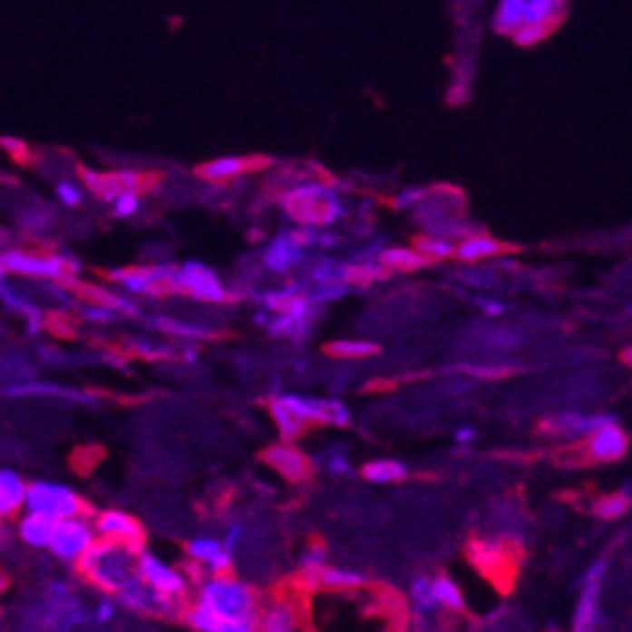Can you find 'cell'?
I'll return each instance as SVG.
<instances>
[{"mask_svg":"<svg viewBox=\"0 0 632 632\" xmlns=\"http://www.w3.org/2000/svg\"><path fill=\"white\" fill-rule=\"evenodd\" d=\"M197 602L215 612V617L219 620L217 632L258 630V617H260L258 592L248 582L232 577V572L202 577L197 589Z\"/></svg>","mask_w":632,"mask_h":632,"instance_id":"obj_1","label":"cell"},{"mask_svg":"<svg viewBox=\"0 0 632 632\" xmlns=\"http://www.w3.org/2000/svg\"><path fill=\"white\" fill-rule=\"evenodd\" d=\"M73 567L81 577H86L91 585H96L106 595H116L139 579L134 549L106 540H96Z\"/></svg>","mask_w":632,"mask_h":632,"instance_id":"obj_2","label":"cell"},{"mask_svg":"<svg viewBox=\"0 0 632 632\" xmlns=\"http://www.w3.org/2000/svg\"><path fill=\"white\" fill-rule=\"evenodd\" d=\"M283 207L297 219V225L330 227L343 219L345 209L338 190L323 181H303L283 197Z\"/></svg>","mask_w":632,"mask_h":632,"instance_id":"obj_3","label":"cell"},{"mask_svg":"<svg viewBox=\"0 0 632 632\" xmlns=\"http://www.w3.org/2000/svg\"><path fill=\"white\" fill-rule=\"evenodd\" d=\"M0 270L5 275H21V277H38V280L71 285L73 275L79 272V262L68 255H53V252L5 249V252H0Z\"/></svg>","mask_w":632,"mask_h":632,"instance_id":"obj_4","label":"cell"},{"mask_svg":"<svg viewBox=\"0 0 632 632\" xmlns=\"http://www.w3.org/2000/svg\"><path fill=\"white\" fill-rule=\"evenodd\" d=\"M25 511H41L51 520H66V517H79L89 514V504L83 501L79 491H73L66 484H53V481H31L25 484Z\"/></svg>","mask_w":632,"mask_h":632,"instance_id":"obj_5","label":"cell"},{"mask_svg":"<svg viewBox=\"0 0 632 632\" xmlns=\"http://www.w3.org/2000/svg\"><path fill=\"white\" fill-rule=\"evenodd\" d=\"M170 290L194 297L199 303H215V306L229 300V293L219 280V275L212 267H207L204 262H184L180 267H174Z\"/></svg>","mask_w":632,"mask_h":632,"instance_id":"obj_6","label":"cell"},{"mask_svg":"<svg viewBox=\"0 0 632 632\" xmlns=\"http://www.w3.org/2000/svg\"><path fill=\"white\" fill-rule=\"evenodd\" d=\"M96 540L99 537H96V530H93V521L89 520V514H79V517H66V520L56 521L51 542H48L45 549H51L53 557H58L61 562L76 565V559Z\"/></svg>","mask_w":632,"mask_h":632,"instance_id":"obj_7","label":"cell"},{"mask_svg":"<svg viewBox=\"0 0 632 632\" xmlns=\"http://www.w3.org/2000/svg\"><path fill=\"white\" fill-rule=\"evenodd\" d=\"M177 265H139V267H122L112 270L106 277L116 283L126 295H149V297H161L170 295L171 275Z\"/></svg>","mask_w":632,"mask_h":632,"instance_id":"obj_8","label":"cell"},{"mask_svg":"<svg viewBox=\"0 0 632 632\" xmlns=\"http://www.w3.org/2000/svg\"><path fill=\"white\" fill-rule=\"evenodd\" d=\"M136 572H139L144 585H149L151 589H157V592H161V595H167L171 599L187 598V592H190L187 575L180 572L177 567L167 565L164 559H159L157 554L147 552L144 547L136 552Z\"/></svg>","mask_w":632,"mask_h":632,"instance_id":"obj_9","label":"cell"},{"mask_svg":"<svg viewBox=\"0 0 632 632\" xmlns=\"http://www.w3.org/2000/svg\"><path fill=\"white\" fill-rule=\"evenodd\" d=\"M93 530H96L99 540L124 544V547L134 549V552H139L144 547V542H147V531L141 527V521L131 517V514L122 511V509L99 511L93 517Z\"/></svg>","mask_w":632,"mask_h":632,"instance_id":"obj_10","label":"cell"},{"mask_svg":"<svg viewBox=\"0 0 632 632\" xmlns=\"http://www.w3.org/2000/svg\"><path fill=\"white\" fill-rule=\"evenodd\" d=\"M81 181L86 184L91 194H96L102 202H112L113 197L124 192H144L151 177L139 171H93L81 170Z\"/></svg>","mask_w":632,"mask_h":632,"instance_id":"obj_11","label":"cell"},{"mask_svg":"<svg viewBox=\"0 0 632 632\" xmlns=\"http://www.w3.org/2000/svg\"><path fill=\"white\" fill-rule=\"evenodd\" d=\"M260 459L265 466H270L275 474L283 476L290 484H303L313 476V462L295 446L293 441L272 443L270 449L262 452Z\"/></svg>","mask_w":632,"mask_h":632,"instance_id":"obj_12","label":"cell"},{"mask_svg":"<svg viewBox=\"0 0 632 632\" xmlns=\"http://www.w3.org/2000/svg\"><path fill=\"white\" fill-rule=\"evenodd\" d=\"M469 559L479 572L494 577H511L517 565V552L501 540H474L469 544Z\"/></svg>","mask_w":632,"mask_h":632,"instance_id":"obj_13","label":"cell"},{"mask_svg":"<svg viewBox=\"0 0 632 632\" xmlns=\"http://www.w3.org/2000/svg\"><path fill=\"white\" fill-rule=\"evenodd\" d=\"M113 598H116V602L122 608L139 612V615H157V617H174L177 615V599L167 598V595H161L157 589L144 585L141 577L136 582H131L126 589L116 592Z\"/></svg>","mask_w":632,"mask_h":632,"instance_id":"obj_14","label":"cell"},{"mask_svg":"<svg viewBox=\"0 0 632 632\" xmlns=\"http://www.w3.org/2000/svg\"><path fill=\"white\" fill-rule=\"evenodd\" d=\"M582 441H585L582 452L588 456V462L592 463L620 462V459H625L627 449H630V439H627V433L620 429L617 421L599 426L598 431H592L588 439Z\"/></svg>","mask_w":632,"mask_h":632,"instance_id":"obj_15","label":"cell"},{"mask_svg":"<svg viewBox=\"0 0 632 632\" xmlns=\"http://www.w3.org/2000/svg\"><path fill=\"white\" fill-rule=\"evenodd\" d=\"M605 572H608V562L599 559L595 565L589 567L588 575L582 579V589H579V602H577L575 610V622L572 627L577 632H589L598 627V605H599V592H602V582H605Z\"/></svg>","mask_w":632,"mask_h":632,"instance_id":"obj_16","label":"cell"},{"mask_svg":"<svg viewBox=\"0 0 632 632\" xmlns=\"http://www.w3.org/2000/svg\"><path fill=\"white\" fill-rule=\"evenodd\" d=\"M612 421H615V416H608V413H577V411H569V413H557V416L547 418L542 423V431L549 433V436L582 441L588 439L592 431H598L599 426L612 423Z\"/></svg>","mask_w":632,"mask_h":632,"instance_id":"obj_17","label":"cell"},{"mask_svg":"<svg viewBox=\"0 0 632 632\" xmlns=\"http://www.w3.org/2000/svg\"><path fill=\"white\" fill-rule=\"evenodd\" d=\"M187 557L192 559L194 565L204 567L207 575H225L232 572V557L235 552L227 549L219 537H194L192 542L187 544Z\"/></svg>","mask_w":632,"mask_h":632,"instance_id":"obj_18","label":"cell"},{"mask_svg":"<svg viewBox=\"0 0 632 632\" xmlns=\"http://www.w3.org/2000/svg\"><path fill=\"white\" fill-rule=\"evenodd\" d=\"M297 582L306 589H338V592H348V589L363 588L365 577L358 575V572H350V569L323 565L320 569H303Z\"/></svg>","mask_w":632,"mask_h":632,"instance_id":"obj_19","label":"cell"},{"mask_svg":"<svg viewBox=\"0 0 632 632\" xmlns=\"http://www.w3.org/2000/svg\"><path fill=\"white\" fill-rule=\"evenodd\" d=\"M303 252H306V249L300 248V245L290 238V232H285V235L275 238L270 245L265 248V252H262V265L270 272L287 275V272H293L295 267L303 262Z\"/></svg>","mask_w":632,"mask_h":632,"instance_id":"obj_20","label":"cell"},{"mask_svg":"<svg viewBox=\"0 0 632 632\" xmlns=\"http://www.w3.org/2000/svg\"><path fill=\"white\" fill-rule=\"evenodd\" d=\"M265 164H267V159L219 157V159H212V161H207V164H202V167L197 170V174H199L202 180L219 184V181L238 180V177H242V174L258 170V167H265Z\"/></svg>","mask_w":632,"mask_h":632,"instance_id":"obj_21","label":"cell"},{"mask_svg":"<svg viewBox=\"0 0 632 632\" xmlns=\"http://www.w3.org/2000/svg\"><path fill=\"white\" fill-rule=\"evenodd\" d=\"M25 501V481L13 469H0V521L15 520Z\"/></svg>","mask_w":632,"mask_h":632,"instance_id":"obj_22","label":"cell"},{"mask_svg":"<svg viewBox=\"0 0 632 632\" xmlns=\"http://www.w3.org/2000/svg\"><path fill=\"white\" fill-rule=\"evenodd\" d=\"M300 627V615L290 599H277L260 610L258 617V630L265 632H290Z\"/></svg>","mask_w":632,"mask_h":632,"instance_id":"obj_23","label":"cell"},{"mask_svg":"<svg viewBox=\"0 0 632 632\" xmlns=\"http://www.w3.org/2000/svg\"><path fill=\"white\" fill-rule=\"evenodd\" d=\"M504 252H507V245H501L499 239L489 238V235H469L456 245L453 258H459L462 262H481L499 258Z\"/></svg>","mask_w":632,"mask_h":632,"instance_id":"obj_24","label":"cell"},{"mask_svg":"<svg viewBox=\"0 0 632 632\" xmlns=\"http://www.w3.org/2000/svg\"><path fill=\"white\" fill-rule=\"evenodd\" d=\"M53 527H56V520L45 517L41 511H25L21 520H18V537L28 547L44 549L51 542Z\"/></svg>","mask_w":632,"mask_h":632,"instance_id":"obj_25","label":"cell"},{"mask_svg":"<svg viewBox=\"0 0 632 632\" xmlns=\"http://www.w3.org/2000/svg\"><path fill=\"white\" fill-rule=\"evenodd\" d=\"M388 270L381 262L361 258L355 262H338V280L345 285H371L375 280H385Z\"/></svg>","mask_w":632,"mask_h":632,"instance_id":"obj_26","label":"cell"},{"mask_svg":"<svg viewBox=\"0 0 632 632\" xmlns=\"http://www.w3.org/2000/svg\"><path fill=\"white\" fill-rule=\"evenodd\" d=\"M408 598H411V610H413V615L418 617V625H421V627H429L423 620H429V617H433V615L441 610L439 599L433 595L431 577H416L413 585H411V595H408Z\"/></svg>","mask_w":632,"mask_h":632,"instance_id":"obj_27","label":"cell"},{"mask_svg":"<svg viewBox=\"0 0 632 632\" xmlns=\"http://www.w3.org/2000/svg\"><path fill=\"white\" fill-rule=\"evenodd\" d=\"M316 316H295V313H270V320L265 323L267 333L275 338H306Z\"/></svg>","mask_w":632,"mask_h":632,"instance_id":"obj_28","label":"cell"},{"mask_svg":"<svg viewBox=\"0 0 632 632\" xmlns=\"http://www.w3.org/2000/svg\"><path fill=\"white\" fill-rule=\"evenodd\" d=\"M79 293L89 300V303H96V306H103L113 310L116 316H139V306H136L131 297L126 295L112 293V290H103V287H93V285H79Z\"/></svg>","mask_w":632,"mask_h":632,"instance_id":"obj_29","label":"cell"},{"mask_svg":"<svg viewBox=\"0 0 632 632\" xmlns=\"http://www.w3.org/2000/svg\"><path fill=\"white\" fill-rule=\"evenodd\" d=\"M270 416H272V423L277 426V433H280V439L283 441L300 439V436H303V433L310 429L303 418L297 416L295 411H290V408L285 406L283 401H280V395H272Z\"/></svg>","mask_w":632,"mask_h":632,"instance_id":"obj_30","label":"cell"},{"mask_svg":"<svg viewBox=\"0 0 632 632\" xmlns=\"http://www.w3.org/2000/svg\"><path fill=\"white\" fill-rule=\"evenodd\" d=\"M11 395H48V398H66V401H76V404H93L96 398L76 388H66V385L53 384H21L8 388Z\"/></svg>","mask_w":632,"mask_h":632,"instance_id":"obj_31","label":"cell"},{"mask_svg":"<svg viewBox=\"0 0 632 632\" xmlns=\"http://www.w3.org/2000/svg\"><path fill=\"white\" fill-rule=\"evenodd\" d=\"M378 262L388 272H413L431 265L426 258H421L413 248H388L378 252Z\"/></svg>","mask_w":632,"mask_h":632,"instance_id":"obj_32","label":"cell"},{"mask_svg":"<svg viewBox=\"0 0 632 632\" xmlns=\"http://www.w3.org/2000/svg\"><path fill=\"white\" fill-rule=\"evenodd\" d=\"M363 476L371 484H398V481L408 479V469L394 459H378V462H368L363 466Z\"/></svg>","mask_w":632,"mask_h":632,"instance_id":"obj_33","label":"cell"},{"mask_svg":"<svg viewBox=\"0 0 632 632\" xmlns=\"http://www.w3.org/2000/svg\"><path fill=\"white\" fill-rule=\"evenodd\" d=\"M285 406L295 411L297 416L306 421L307 426H316V423H323V398H313V395H300V394H283L280 395Z\"/></svg>","mask_w":632,"mask_h":632,"instance_id":"obj_34","label":"cell"},{"mask_svg":"<svg viewBox=\"0 0 632 632\" xmlns=\"http://www.w3.org/2000/svg\"><path fill=\"white\" fill-rule=\"evenodd\" d=\"M151 327H157L161 335H174V338L184 340L215 338V333L207 330V327L192 326V323H181V320H171V317H157V320H151Z\"/></svg>","mask_w":632,"mask_h":632,"instance_id":"obj_35","label":"cell"},{"mask_svg":"<svg viewBox=\"0 0 632 632\" xmlns=\"http://www.w3.org/2000/svg\"><path fill=\"white\" fill-rule=\"evenodd\" d=\"M431 585H433V595H436V599H439L441 610H449V612L466 610L462 588L453 582L452 577H446V575L431 577Z\"/></svg>","mask_w":632,"mask_h":632,"instance_id":"obj_36","label":"cell"},{"mask_svg":"<svg viewBox=\"0 0 632 632\" xmlns=\"http://www.w3.org/2000/svg\"><path fill=\"white\" fill-rule=\"evenodd\" d=\"M627 509H630V484H625V489L617 491V494H608V497L598 499L592 511H595L598 520L615 521L620 520V517H625Z\"/></svg>","mask_w":632,"mask_h":632,"instance_id":"obj_37","label":"cell"},{"mask_svg":"<svg viewBox=\"0 0 632 632\" xmlns=\"http://www.w3.org/2000/svg\"><path fill=\"white\" fill-rule=\"evenodd\" d=\"M327 353L333 358H343V361H361V358H371L378 353V345L371 343V340H335V343H327Z\"/></svg>","mask_w":632,"mask_h":632,"instance_id":"obj_38","label":"cell"},{"mask_svg":"<svg viewBox=\"0 0 632 632\" xmlns=\"http://www.w3.org/2000/svg\"><path fill=\"white\" fill-rule=\"evenodd\" d=\"M520 25H524V0H501L494 15L497 34H514Z\"/></svg>","mask_w":632,"mask_h":632,"instance_id":"obj_39","label":"cell"},{"mask_svg":"<svg viewBox=\"0 0 632 632\" xmlns=\"http://www.w3.org/2000/svg\"><path fill=\"white\" fill-rule=\"evenodd\" d=\"M413 249L429 262H443L452 260L456 245H452L446 238H439V235H421L413 242Z\"/></svg>","mask_w":632,"mask_h":632,"instance_id":"obj_40","label":"cell"},{"mask_svg":"<svg viewBox=\"0 0 632 632\" xmlns=\"http://www.w3.org/2000/svg\"><path fill=\"white\" fill-rule=\"evenodd\" d=\"M350 408L338 398H323V426H348Z\"/></svg>","mask_w":632,"mask_h":632,"instance_id":"obj_41","label":"cell"},{"mask_svg":"<svg viewBox=\"0 0 632 632\" xmlns=\"http://www.w3.org/2000/svg\"><path fill=\"white\" fill-rule=\"evenodd\" d=\"M129 353H134L139 358H147V361H167V358H174V350L167 348V345H151L147 340H129Z\"/></svg>","mask_w":632,"mask_h":632,"instance_id":"obj_42","label":"cell"},{"mask_svg":"<svg viewBox=\"0 0 632 632\" xmlns=\"http://www.w3.org/2000/svg\"><path fill=\"white\" fill-rule=\"evenodd\" d=\"M109 204H112L113 215L122 217V219H129V217H134L136 212L141 209V192L119 194V197H113Z\"/></svg>","mask_w":632,"mask_h":632,"instance_id":"obj_43","label":"cell"},{"mask_svg":"<svg viewBox=\"0 0 632 632\" xmlns=\"http://www.w3.org/2000/svg\"><path fill=\"white\" fill-rule=\"evenodd\" d=\"M323 565H327V552L323 544L313 542L303 549V554H300V567L303 569H320Z\"/></svg>","mask_w":632,"mask_h":632,"instance_id":"obj_44","label":"cell"},{"mask_svg":"<svg viewBox=\"0 0 632 632\" xmlns=\"http://www.w3.org/2000/svg\"><path fill=\"white\" fill-rule=\"evenodd\" d=\"M310 280L316 285H327V283H340L338 280V262L333 260H320L310 270Z\"/></svg>","mask_w":632,"mask_h":632,"instance_id":"obj_45","label":"cell"},{"mask_svg":"<svg viewBox=\"0 0 632 632\" xmlns=\"http://www.w3.org/2000/svg\"><path fill=\"white\" fill-rule=\"evenodd\" d=\"M56 197L58 202L66 204V207H79L83 202V190H81L76 181H58Z\"/></svg>","mask_w":632,"mask_h":632,"instance_id":"obj_46","label":"cell"},{"mask_svg":"<svg viewBox=\"0 0 632 632\" xmlns=\"http://www.w3.org/2000/svg\"><path fill=\"white\" fill-rule=\"evenodd\" d=\"M511 35H514V41H517L520 45H534V44H540L544 35H547V28L524 23V25H520V28H517Z\"/></svg>","mask_w":632,"mask_h":632,"instance_id":"obj_47","label":"cell"},{"mask_svg":"<svg viewBox=\"0 0 632 632\" xmlns=\"http://www.w3.org/2000/svg\"><path fill=\"white\" fill-rule=\"evenodd\" d=\"M81 316L86 317V320H91V323H99V326H106V323H112V320L119 317L113 310H109V307H103V306H96V303H89V306L81 307Z\"/></svg>","mask_w":632,"mask_h":632,"instance_id":"obj_48","label":"cell"},{"mask_svg":"<svg viewBox=\"0 0 632 632\" xmlns=\"http://www.w3.org/2000/svg\"><path fill=\"white\" fill-rule=\"evenodd\" d=\"M326 466H327V472H330L333 476H350L353 474V466H350L348 456H345L343 452H338V449L327 453Z\"/></svg>","mask_w":632,"mask_h":632,"instance_id":"obj_49","label":"cell"},{"mask_svg":"<svg viewBox=\"0 0 632 632\" xmlns=\"http://www.w3.org/2000/svg\"><path fill=\"white\" fill-rule=\"evenodd\" d=\"M459 371L472 373L479 378H504L511 373V368H504V365H459Z\"/></svg>","mask_w":632,"mask_h":632,"instance_id":"obj_50","label":"cell"},{"mask_svg":"<svg viewBox=\"0 0 632 632\" xmlns=\"http://www.w3.org/2000/svg\"><path fill=\"white\" fill-rule=\"evenodd\" d=\"M423 197H426V192H423V190L411 187V190H404V192L395 197L394 207H398V209H411V207H416V204L423 202Z\"/></svg>","mask_w":632,"mask_h":632,"instance_id":"obj_51","label":"cell"},{"mask_svg":"<svg viewBox=\"0 0 632 632\" xmlns=\"http://www.w3.org/2000/svg\"><path fill=\"white\" fill-rule=\"evenodd\" d=\"M93 617H96V622H102V625L112 622L116 617V602L113 599H102L96 605V610H93Z\"/></svg>","mask_w":632,"mask_h":632,"instance_id":"obj_52","label":"cell"},{"mask_svg":"<svg viewBox=\"0 0 632 632\" xmlns=\"http://www.w3.org/2000/svg\"><path fill=\"white\" fill-rule=\"evenodd\" d=\"M479 307L484 310V316L489 317H499L507 313V306L499 303V300H489V297H479Z\"/></svg>","mask_w":632,"mask_h":632,"instance_id":"obj_53","label":"cell"},{"mask_svg":"<svg viewBox=\"0 0 632 632\" xmlns=\"http://www.w3.org/2000/svg\"><path fill=\"white\" fill-rule=\"evenodd\" d=\"M239 537H242V524H229V530H227V534L222 537V544H225L227 549L235 552V544L239 542Z\"/></svg>","mask_w":632,"mask_h":632,"instance_id":"obj_54","label":"cell"},{"mask_svg":"<svg viewBox=\"0 0 632 632\" xmlns=\"http://www.w3.org/2000/svg\"><path fill=\"white\" fill-rule=\"evenodd\" d=\"M3 147L11 151L13 159H18V161H25V154H28V149L23 147L21 141H13V139H3Z\"/></svg>","mask_w":632,"mask_h":632,"instance_id":"obj_55","label":"cell"},{"mask_svg":"<svg viewBox=\"0 0 632 632\" xmlns=\"http://www.w3.org/2000/svg\"><path fill=\"white\" fill-rule=\"evenodd\" d=\"M453 439H456V443L466 446V443H472V441L476 439V429H472V426H462V429H456Z\"/></svg>","mask_w":632,"mask_h":632,"instance_id":"obj_56","label":"cell"},{"mask_svg":"<svg viewBox=\"0 0 632 632\" xmlns=\"http://www.w3.org/2000/svg\"><path fill=\"white\" fill-rule=\"evenodd\" d=\"M317 245H320V248H335V245H338V238H333L330 232H317Z\"/></svg>","mask_w":632,"mask_h":632,"instance_id":"obj_57","label":"cell"},{"mask_svg":"<svg viewBox=\"0 0 632 632\" xmlns=\"http://www.w3.org/2000/svg\"><path fill=\"white\" fill-rule=\"evenodd\" d=\"M197 358H199V355H197V350L194 348L181 350V361L187 363V365H194V363H197Z\"/></svg>","mask_w":632,"mask_h":632,"instance_id":"obj_58","label":"cell"},{"mask_svg":"<svg viewBox=\"0 0 632 632\" xmlns=\"http://www.w3.org/2000/svg\"><path fill=\"white\" fill-rule=\"evenodd\" d=\"M8 585H11V582H8V575H5V572L0 569V598L5 595V589H8Z\"/></svg>","mask_w":632,"mask_h":632,"instance_id":"obj_59","label":"cell"}]
</instances>
